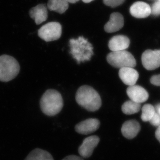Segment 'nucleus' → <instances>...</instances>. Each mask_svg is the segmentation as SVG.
Listing matches in <instances>:
<instances>
[{"mask_svg": "<svg viewBox=\"0 0 160 160\" xmlns=\"http://www.w3.org/2000/svg\"><path fill=\"white\" fill-rule=\"evenodd\" d=\"M142 65L146 69L153 70L160 67V50H147L142 56Z\"/></svg>", "mask_w": 160, "mask_h": 160, "instance_id": "nucleus-7", "label": "nucleus"}, {"mask_svg": "<svg viewBox=\"0 0 160 160\" xmlns=\"http://www.w3.org/2000/svg\"><path fill=\"white\" fill-rule=\"evenodd\" d=\"M41 110L48 116H54L62 110L63 100L60 93L55 89H48L40 100Z\"/></svg>", "mask_w": 160, "mask_h": 160, "instance_id": "nucleus-3", "label": "nucleus"}, {"mask_svg": "<svg viewBox=\"0 0 160 160\" xmlns=\"http://www.w3.org/2000/svg\"><path fill=\"white\" fill-rule=\"evenodd\" d=\"M130 11L135 18H145L151 14V7L143 2H136L131 6Z\"/></svg>", "mask_w": 160, "mask_h": 160, "instance_id": "nucleus-14", "label": "nucleus"}, {"mask_svg": "<svg viewBox=\"0 0 160 160\" xmlns=\"http://www.w3.org/2000/svg\"><path fill=\"white\" fill-rule=\"evenodd\" d=\"M150 81L152 84L155 86H160V74L152 76Z\"/></svg>", "mask_w": 160, "mask_h": 160, "instance_id": "nucleus-24", "label": "nucleus"}, {"mask_svg": "<svg viewBox=\"0 0 160 160\" xmlns=\"http://www.w3.org/2000/svg\"><path fill=\"white\" fill-rule=\"evenodd\" d=\"M70 54L77 64L90 61L94 55L93 46L83 36L71 39L69 41Z\"/></svg>", "mask_w": 160, "mask_h": 160, "instance_id": "nucleus-2", "label": "nucleus"}, {"mask_svg": "<svg viewBox=\"0 0 160 160\" xmlns=\"http://www.w3.org/2000/svg\"><path fill=\"white\" fill-rule=\"evenodd\" d=\"M24 160H54L52 154L48 151L40 148H36L31 151Z\"/></svg>", "mask_w": 160, "mask_h": 160, "instance_id": "nucleus-17", "label": "nucleus"}, {"mask_svg": "<svg viewBox=\"0 0 160 160\" xmlns=\"http://www.w3.org/2000/svg\"><path fill=\"white\" fill-rule=\"evenodd\" d=\"M119 76L122 81L128 86L136 84L139 78V73L132 67H125L120 69Z\"/></svg>", "mask_w": 160, "mask_h": 160, "instance_id": "nucleus-11", "label": "nucleus"}, {"mask_svg": "<svg viewBox=\"0 0 160 160\" xmlns=\"http://www.w3.org/2000/svg\"><path fill=\"white\" fill-rule=\"evenodd\" d=\"M99 142L100 138L98 136H91L85 138L79 147V154L84 158L90 157Z\"/></svg>", "mask_w": 160, "mask_h": 160, "instance_id": "nucleus-8", "label": "nucleus"}, {"mask_svg": "<svg viewBox=\"0 0 160 160\" xmlns=\"http://www.w3.org/2000/svg\"><path fill=\"white\" fill-rule=\"evenodd\" d=\"M62 160H83L82 157L75 155H70L64 157Z\"/></svg>", "mask_w": 160, "mask_h": 160, "instance_id": "nucleus-25", "label": "nucleus"}, {"mask_svg": "<svg viewBox=\"0 0 160 160\" xmlns=\"http://www.w3.org/2000/svg\"><path fill=\"white\" fill-rule=\"evenodd\" d=\"M29 14L37 24H41L46 21L48 17L47 8L44 4L38 5L32 8L29 12Z\"/></svg>", "mask_w": 160, "mask_h": 160, "instance_id": "nucleus-16", "label": "nucleus"}, {"mask_svg": "<svg viewBox=\"0 0 160 160\" xmlns=\"http://www.w3.org/2000/svg\"><path fill=\"white\" fill-rule=\"evenodd\" d=\"M156 137L160 142V126L158 127L157 130H156Z\"/></svg>", "mask_w": 160, "mask_h": 160, "instance_id": "nucleus-26", "label": "nucleus"}, {"mask_svg": "<svg viewBox=\"0 0 160 160\" xmlns=\"http://www.w3.org/2000/svg\"><path fill=\"white\" fill-rule=\"evenodd\" d=\"M125 0H103L104 3L107 6L111 8H116L119 6L124 2Z\"/></svg>", "mask_w": 160, "mask_h": 160, "instance_id": "nucleus-21", "label": "nucleus"}, {"mask_svg": "<svg viewBox=\"0 0 160 160\" xmlns=\"http://www.w3.org/2000/svg\"><path fill=\"white\" fill-rule=\"evenodd\" d=\"M68 3H75L77 2H78L79 0H67Z\"/></svg>", "mask_w": 160, "mask_h": 160, "instance_id": "nucleus-28", "label": "nucleus"}, {"mask_svg": "<svg viewBox=\"0 0 160 160\" xmlns=\"http://www.w3.org/2000/svg\"><path fill=\"white\" fill-rule=\"evenodd\" d=\"M141 108V104L132 100L125 101L122 106V111L125 115H133L139 112Z\"/></svg>", "mask_w": 160, "mask_h": 160, "instance_id": "nucleus-19", "label": "nucleus"}, {"mask_svg": "<svg viewBox=\"0 0 160 160\" xmlns=\"http://www.w3.org/2000/svg\"><path fill=\"white\" fill-rule=\"evenodd\" d=\"M127 95L130 99L136 103H143L149 98V94L147 91L142 86L134 85L128 86L127 90Z\"/></svg>", "mask_w": 160, "mask_h": 160, "instance_id": "nucleus-9", "label": "nucleus"}, {"mask_svg": "<svg viewBox=\"0 0 160 160\" xmlns=\"http://www.w3.org/2000/svg\"><path fill=\"white\" fill-rule=\"evenodd\" d=\"M130 44V40L127 36L118 35L113 36L109 40L108 47L112 51H120L128 48Z\"/></svg>", "mask_w": 160, "mask_h": 160, "instance_id": "nucleus-15", "label": "nucleus"}, {"mask_svg": "<svg viewBox=\"0 0 160 160\" xmlns=\"http://www.w3.org/2000/svg\"><path fill=\"white\" fill-rule=\"evenodd\" d=\"M141 119L143 122H149L156 113L155 108L150 104H146L142 107Z\"/></svg>", "mask_w": 160, "mask_h": 160, "instance_id": "nucleus-20", "label": "nucleus"}, {"mask_svg": "<svg viewBox=\"0 0 160 160\" xmlns=\"http://www.w3.org/2000/svg\"><path fill=\"white\" fill-rule=\"evenodd\" d=\"M83 2H85V3H90L91 2H92V1H93V0H82Z\"/></svg>", "mask_w": 160, "mask_h": 160, "instance_id": "nucleus-29", "label": "nucleus"}, {"mask_svg": "<svg viewBox=\"0 0 160 160\" xmlns=\"http://www.w3.org/2000/svg\"><path fill=\"white\" fill-rule=\"evenodd\" d=\"M100 121L97 119H88L77 124L75 130L77 133L82 135H88L93 133L100 127Z\"/></svg>", "mask_w": 160, "mask_h": 160, "instance_id": "nucleus-10", "label": "nucleus"}, {"mask_svg": "<svg viewBox=\"0 0 160 160\" xmlns=\"http://www.w3.org/2000/svg\"><path fill=\"white\" fill-rule=\"evenodd\" d=\"M151 14L154 16L160 15V1H157L151 7Z\"/></svg>", "mask_w": 160, "mask_h": 160, "instance_id": "nucleus-22", "label": "nucleus"}, {"mask_svg": "<svg viewBox=\"0 0 160 160\" xmlns=\"http://www.w3.org/2000/svg\"><path fill=\"white\" fill-rule=\"evenodd\" d=\"M149 122L151 125L154 126H157V127L160 126V115L159 113L156 111L154 115L150 120Z\"/></svg>", "mask_w": 160, "mask_h": 160, "instance_id": "nucleus-23", "label": "nucleus"}, {"mask_svg": "<svg viewBox=\"0 0 160 160\" xmlns=\"http://www.w3.org/2000/svg\"><path fill=\"white\" fill-rule=\"evenodd\" d=\"M62 35V26L57 22H50L42 26L38 31L39 38L46 42L56 41Z\"/></svg>", "mask_w": 160, "mask_h": 160, "instance_id": "nucleus-6", "label": "nucleus"}, {"mask_svg": "<svg viewBox=\"0 0 160 160\" xmlns=\"http://www.w3.org/2000/svg\"><path fill=\"white\" fill-rule=\"evenodd\" d=\"M154 108H155L156 112L159 113V115H160V104H157Z\"/></svg>", "mask_w": 160, "mask_h": 160, "instance_id": "nucleus-27", "label": "nucleus"}, {"mask_svg": "<svg viewBox=\"0 0 160 160\" xmlns=\"http://www.w3.org/2000/svg\"><path fill=\"white\" fill-rule=\"evenodd\" d=\"M157 1H160V0H157Z\"/></svg>", "mask_w": 160, "mask_h": 160, "instance_id": "nucleus-30", "label": "nucleus"}, {"mask_svg": "<svg viewBox=\"0 0 160 160\" xmlns=\"http://www.w3.org/2000/svg\"><path fill=\"white\" fill-rule=\"evenodd\" d=\"M47 7L50 11L63 14L68 8V3L67 0H49Z\"/></svg>", "mask_w": 160, "mask_h": 160, "instance_id": "nucleus-18", "label": "nucleus"}, {"mask_svg": "<svg viewBox=\"0 0 160 160\" xmlns=\"http://www.w3.org/2000/svg\"><path fill=\"white\" fill-rule=\"evenodd\" d=\"M106 58L107 62L115 68H134L136 65V60L134 56L126 50L112 51L107 55Z\"/></svg>", "mask_w": 160, "mask_h": 160, "instance_id": "nucleus-5", "label": "nucleus"}, {"mask_svg": "<svg viewBox=\"0 0 160 160\" xmlns=\"http://www.w3.org/2000/svg\"><path fill=\"white\" fill-rule=\"evenodd\" d=\"M140 130L141 125L136 120H131L123 123L121 127V133L126 138L131 139L138 135Z\"/></svg>", "mask_w": 160, "mask_h": 160, "instance_id": "nucleus-13", "label": "nucleus"}, {"mask_svg": "<svg viewBox=\"0 0 160 160\" xmlns=\"http://www.w3.org/2000/svg\"><path fill=\"white\" fill-rule=\"evenodd\" d=\"M124 25V18L119 13H113L110 15V19L104 26V30L108 33L119 30Z\"/></svg>", "mask_w": 160, "mask_h": 160, "instance_id": "nucleus-12", "label": "nucleus"}, {"mask_svg": "<svg viewBox=\"0 0 160 160\" xmlns=\"http://www.w3.org/2000/svg\"><path fill=\"white\" fill-rule=\"evenodd\" d=\"M20 69L19 64L15 58L8 55L0 56V81L8 82L15 79Z\"/></svg>", "mask_w": 160, "mask_h": 160, "instance_id": "nucleus-4", "label": "nucleus"}, {"mask_svg": "<svg viewBox=\"0 0 160 160\" xmlns=\"http://www.w3.org/2000/svg\"><path fill=\"white\" fill-rule=\"evenodd\" d=\"M75 98L77 104L89 111L94 112L101 107L100 95L93 88L88 85H83L79 88Z\"/></svg>", "mask_w": 160, "mask_h": 160, "instance_id": "nucleus-1", "label": "nucleus"}]
</instances>
